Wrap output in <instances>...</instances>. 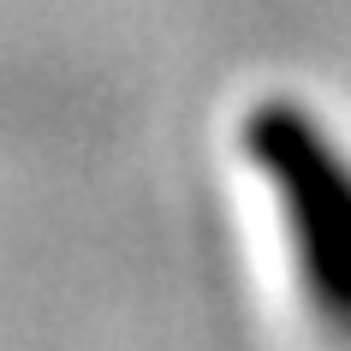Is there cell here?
Returning a JSON list of instances; mask_svg holds the SVG:
<instances>
[{"mask_svg":"<svg viewBox=\"0 0 351 351\" xmlns=\"http://www.w3.org/2000/svg\"><path fill=\"white\" fill-rule=\"evenodd\" d=\"M250 161L280 208L298 256V286L322 328L351 346V155L298 101H262L250 113Z\"/></svg>","mask_w":351,"mask_h":351,"instance_id":"1","label":"cell"}]
</instances>
